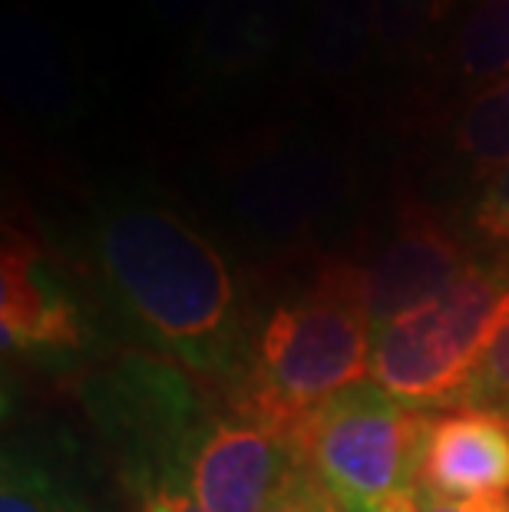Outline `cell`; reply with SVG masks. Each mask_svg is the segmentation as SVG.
I'll return each mask as SVG.
<instances>
[{
  "label": "cell",
  "instance_id": "1",
  "mask_svg": "<svg viewBox=\"0 0 509 512\" xmlns=\"http://www.w3.org/2000/svg\"><path fill=\"white\" fill-rule=\"evenodd\" d=\"M96 261L123 311L189 374H232L242 308L229 261L179 212L116 202L96 219Z\"/></svg>",
  "mask_w": 509,
  "mask_h": 512
},
{
  "label": "cell",
  "instance_id": "2",
  "mask_svg": "<svg viewBox=\"0 0 509 512\" xmlns=\"http://www.w3.org/2000/svg\"><path fill=\"white\" fill-rule=\"evenodd\" d=\"M371 351L374 311L367 271L334 265L305 294L278 304L265 321L238 410L295 443L311 413L371 380Z\"/></svg>",
  "mask_w": 509,
  "mask_h": 512
},
{
  "label": "cell",
  "instance_id": "3",
  "mask_svg": "<svg viewBox=\"0 0 509 512\" xmlns=\"http://www.w3.org/2000/svg\"><path fill=\"white\" fill-rule=\"evenodd\" d=\"M509 321V265L473 261L450 288L374 328L371 384L410 407L450 410Z\"/></svg>",
  "mask_w": 509,
  "mask_h": 512
},
{
  "label": "cell",
  "instance_id": "4",
  "mask_svg": "<svg viewBox=\"0 0 509 512\" xmlns=\"http://www.w3.org/2000/svg\"><path fill=\"white\" fill-rule=\"evenodd\" d=\"M430 413L371 380L344 390L298 430V460L324 479L344 512H384L414 493Z\"/></svg>",
  "mask_w": 509,
  "mask_h": 512
},
{
  "label": "cell",
  "instance_id": "5",
  "mask_svg": "<svg viewBox=\"0 0 509 512\" xmlns=\"http://www.w3.org/2000/svg\"><path fill=\"white\" fill-rule=\"evenodd\" d=\"M301 460L295 443L245 410L196 413L176 456V479L202 512H265Z\"/></svg>",
  "mask_w": 509,
  "mask_h": 512
},
{
  "label": "cell",
  "instance_id": "6",
  "mask_svg": "<svg viewBox=\"0 0 509 512\" xmlns=\"http://www.w3.org/2000/svg\"><path fill=\"white\" fill-rule=\"evenodd\" d=\"M417 493L453 503L509 496V413L453 407L430 417Z\"/></svg>",
  "mask_w": 509,
  "mask_h": 512
},
{
  "label": "cell",
  "instance_id": "7",
  "mask_svg": "<svg viewBox=\"0 0 509 512\" xmlns=\"http://www.w3.org/2000/svg\"><path fill=\"white\" fill-rule=\"evenodd\" d=\"M476 258L467 255L447 228L430 219H410L391 238L377 261L367 271V291H371L374 328L397 318L433 294L450 288Z\"/></svg>",
  "mask_w": 509,
  "mask_h": 512
},
{
  "label": "cell",
  "instance_id": "8",
  "mask_svg": "<svg viewBox=\"0 0 509 512\" xmlns=\"http://www.w3.org/2000/svg\"><path fill=\"white\" fill-rule=\"evenodd\" d=\"M0 334L7 351H70L83 328L77 304L43 258L20 238L4 248L0 268Z\"/></svg>",
  "mask_w": 509,
  "mask_h": 512
},
{
  "label": "cell",
  "instance_id": "9",
  "mask_svg": "<svg viewBox=\"0 0 509 512\" xmlns=\"http://www.w3.org/2000/svg\"><path fill=\"white\" fill-rule=\"evenodd\" d=\"M305 0H219L199 20L189 60L202 76L255 70L295 34Z\"/></svg>",
  "mask_w": 509,
  "mask_h": 512
},
{
  "label": "cell",
  "instance_id": "10",
  "mask_svg": "<svg viewBox=\"0 0 509 512\" xmlns=\"http://www.w3.org/2000/svg\"><path fill=\"white\" fill-rule=\"evenodd\" d=\"M4 76L20 103L53 106L70 93L63 47L53 30L24 7L4 10Z\"/></svg>",
  "mask_w": 509,
  "mask_h": 512
},
{
  "label": "cell",
  "instance_id": "11",
  "mask_svg": "<svg viewBox=\"0 0 509 512\" xmlns=\"http://www.w3.org/2000/svg\"><path fill=\"white\" fill-rule=\"evenodd\" d=\"M453 17L447 60L457 80L483 90L509 76V0H463Z\"/></svg>",
  "mask_w": 509,
  "mask_h": 512
},
{
  "label": "cell",
  "instance_id": "12",
  "mask_svg": "<svg viewBox=\"0 0 509 512\" xmlns=\"http://www.w3.org/2000/svg\"><path fill=\"white\" fill-rule=\"evenodd\" d=\"M305 34L314 70L354 73L374 47V0H314Z\"/></svg>",
  "mask_w": 509,
  "mask_h": 512
},
{
  "label": "cell",
  "instance_id": "13",
  "mask_svg": "<svg viewBox=\"0 0 509 512\" xmlns=\"http://www.w3.org/2000/svg\"><path fill=\"white\" fill-rule=\"evenodd\" d=\"M453 149L473 176L490 179L509 166V76L470 96L453 123Z\"/></svg>",
  "mask_w": 509,
  "mask_h": 512
},
{
  "label": "cell",
  "instance_id": "14",
  "mask_svg": "<svg viewBox=\"0 0 509 512\" xmlns=\"http://www.w3.org/2000/svg\"><path fill=\"white\" fill-rule=\"evenodd\" d=\"M460 7L463 0H374V47L404 57Z\"/></svg>",
  "mask_w": 509,
  "mask_h": 512
},
{
  "label": "cell",
  "instance_id": "15",
  "mask_svg": "<svg viewBox=\"0 0 509 512\" xmlns=\"http://www.w3.org/2000/svg\"><path fill=\"white\" fill-rule=\"evenodd\" d=\"M0 512H77L70 496L47 466L34 463L24 453L4 456V476H0Z\"/></svg>",
  "mask_w": 509,
  "mask_h": 512
},
{
  "label": "cell",
  "instance_id": "16",
  "mask_svg": "<svg viewBox=\"0 0 509 512\" xmlns=\"http://www.w3.org/2000/svg\"><path fill=\"white\" fill-rule=\"evenodd\" d=\"M453 407H480V410L509 413V321L493 337V344L486 347L483 361L476 364L467 390H463Z\"/></svg>",
  "mask_w": 509,
  "mask_h": 512
},
{
  "label": "cell",
  "instance_id": "17",
  "mask_svg": "<svg viewBox=\"0 0 509 512\" xmlns=\"http://www.w3.org/2000/svg\"><path fill=\"white\" fill-rule=\"evenodd\" d=\"M473 232L509 265V166L486 179L473 205Z\"/></svg>",
  "mask_w": 509,
  "mask_h": 512
},
{
  "label": "cell",
  "instance_id": "18",
  "mask_svg": "<svg viewBox=\"0 0 509 512\" xmlns=\"http://www.w3.org/2000/svg\"><path fill=\"white\" fill-rule=\"evenodd\" d=\"M265 512H344V506L311 466L298 463L285 483L278 486Z\"/></svg>",
  "mask_w": 509,
  "mask_h": 512
},
{
  "label": "cell",
  "instance_id": "19",
  "mask_svg": "<svg viewBox=\"0 0 509 512\" xmlns=\"http://www.w3.org/2000/svg\"><path fill=\"white\" fill-rule=\"evenodd\" d=\"M139 512H202L179 479H139Z\"/></svg>",
  "mask_w": 509,
  "mask_h": 512
},
{
  "label": "cell",
  "instance_id": "20",
  "mask_svg": "<svg viewBox=\"0 0 509 512\" xmlns=\"http://www.w3.org/2000/svg\"><path fill=\"white\" fill-rule=\"evenodd\" d=\"M146 4L166 27H182L196 17L202 20L219 0H146Z\"/></svg>",
  "mask_w": 509,
  "mask_h": 512
},
{
  "label": "cell",
  "instance_id": "21",
  "mask_svg": "<svg viewBox=\"0 0 509 512\" xmlns=\"http://www.w3.org/2000/svg\"><path fill=\"white\" fill-rule=\"evenodd\" d=\"M420 499V512H509V496H496V499H467V503H453V499H437V496H424Z\"/></svg>",
  "mask_w": 509,
  "mask_h": 512
},
{
  "label": "cell",
  "instance_id": "22",
  "mask_svg": "<svg viewBox=\"0 0 509 512\" xmlns=\"http://www.w3.org/2000/svg\"><path fill=\"white\" fill-rule=\"evenodd\" d=\"M384 512H420V499H417V489L414 493H404L400 499H394L391 506H387Z\"/></svg>",
  "mask_w": 509,
  "mask_h": 512
}]
</instances>
